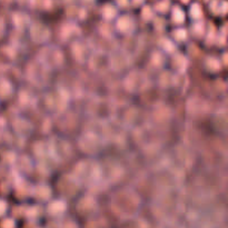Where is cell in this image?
<instances>
[{
  "label": "cell",
  "mask_w": 228,
  "mask_h": 228,
  "mask_svg": "<svg viewBox=\"0 0 228 228\" xmlns=\"http://www.w3.org/2000/svg\"><path fill=\"white\" fill-rule=\"evenodd\" d=\"M13 168L18 171V173H25L28 174L30 171H33V164L30 161L28 157L25 155H19L16 157L15 164H13Z\"/></svg>",
  "instance_id": "d4e9b609"
},
{
  "label": "cell",
  "mask_w": 228,
  "mask_h": 228,
  "mask_svg": "<svg viewBox=\"0 0 228 228\" xmlns=\"http://www.w3.org/2000/svg\"><path fill=\"white\" fill-rule=\"evenodd\" d=\"M87 111L92 119L108 121L112 119L116 112V107L112 99L104 97H94L87 105Z\"/></svg>",
  "instance_id": "3957f363"
},
{
  "label": "cell",
  "mask_w": 228,
  "mask_h": 228,
  "mask_svg": "<svg viewBox=\"0 0 228 228\" xmlns=\"http://www.w3.org/2000/svg\"><path fill=\"white\" fill-rule=\"evenodd\" d=\"M70 51H71L74 58L80 62L88 61L89 57L92 52L90 51L89 43H86V41H82V40L79 39L70 43Z\"/></svg>",
  "instance_id": "2e32d148"
},
{
  "label": "cell",
  "mask_w": 228,
  "mask_h": 228,
  "mask_svg": "<svg viewBox=\"0 0 228 228\" xmlns=\"http://www.w3.org/2000/svg\"><path fill=\"white\" fill-rule=\"evenodd\" d=\"M48 69L39 59H33L26 66V77L30 82L36 86H45L48 82Z\"/></svg>",
  "instance_id": "8992f818"
},
{
  "label": "cell",
  "mask_w": 228,
  "mask_h": 228,
  "mask_svg": "<svg viewBox=\"0 0 228 228\" xmlns=\"http://www.w3.org/2000/svg\"><path fill=\"white\" fill-rule=\"evenodd\" d=\"M205 67L210 71H217L219 68H220V62L217 58L215 57H210L208 56L207 58L205 59V62H204Z\"/></svg>",
  "instance_id": "8d00e7d4"
},
{
  "label": "cell",
  "mask_w": 228,
  "mask_h": 228,
  "mask_svg": "<svg viewBox=\"0 0 228 228\" xmlns=\"http://www.w3.org/2000/svg\"><path fill=\"white\" fill-rule=\"evenodd\" d=\"M171 3L169 2V1H167V0H165V1H158V2L155 3V6H154V9L156 10V11H158V12H167V11H169L170 9H171Z\"/></svg>",
  "instance_id": "f35d334b"
},
{
  "label": "cell",
  "mask_w": 228,
  "mask_h": 228,
  "mask_svg": "<svg viewBox=\"0 0 228 228\" xmlns=\"http://www.w3.org/2000/svg\"><path fill=\"white\" fill-rule=\"evenodd\" d=\"M212 127L220 133H228V112L226 110H217L212 117Z\"/></svg>",
  "instance_id": "44dd1931"
},
{
  "label": "cell",
  "mask_w": 228,
  "mask_h": 228,
  "mask_svg": "<svg viewBox=\"0 0 228 228\" xmlns=\"http://www.w3.org/2000/svg\"><path fill=\"white\" fill-rule=\"evenodd\" d=\"M80 33V29L77 26V23L72 20H67L59 28V37L64 41H75L78 39V36Z\"/></svg>",
  "instance_id": "e0dca14e"
},
{
  "label": "cell",
  "mask_w": 228,
  "mask_h": 228,
  "mask_svg": "<svg viewBox=\"0 0 228 228\" xmlns=\"http://www.w3.org/2000/svg\"><path fill=\"white\" fill-rule=\"evenodd\" d=\"M76 209H77L79 215L91 216L94 215L98 209V205L92 195H82L77 200Z\"/></svg>",
  "instance_id": "9a60e30c"
},
{
  "label": "cell",
  "mask_w": 228,
  "mask_h": 228,
  "mask_svg": "<svg viewBox=\"0 0 228 228\" xmlns=\"http://www.w3.org/2000/svg\"><path fill=\"white\" fill-rule=\"evenodd\" d=\"M121 227L123 228H147V225L141 218L137 217V216H131V217H127V218H123Z\"/></svg>",
  "instance_id": "83f0119b"
},
{
  "label": "cell",
  "mask_w": 228,
  "mask_h": 228,
  "mask_svg": "<svg viewBox=\"0 0 228 228\" xmlns=\"http://www.w3.org/2000/svg\"><path fill=\"white\" fill-rule=\"evenodd\" d=\"M0 89H1L0 90L1 98L6 99L7 96H9L11 94V91H12V85H11V82L8 79L1 77V79H0Z\"/></svg>",
  "instance_id": "836d02e7"
},
{
  "label": "cell",
  "mask_w": 228,
  "mask_h": 228,
  "mask_svg": "<svg viewBox=\"0 0 228 228\" xmlns=\"http://www.w3.org/2000/svg\"><path fill=\"white\" fill-rule=\"evenodd\" d=\"M5 208H6V202L5 200H1V214L5 215Z\"/></svg>",
  "instance_id": "60d3db41"
},
{
  "label": "cell",
  "mask_w": 228,
  "mask_h": 228,
  "mask_svg": "<svg viewBox=\"0 0 228 228\" xmlns=\"http://www.w3.org/2000/svg\"><path fill=\"white\" fill-rule=\"evenodd\" d=\"M49 149L56 161L67 159L72 154V147L69 141L60 136H52L48 140Z\"/></svg>",
  "instance_id": "ba28073f"
},
{
  "label": "cell",
  "mask_w": 228,
  "mask_h": 228,
  "mask_svg": "<svg viewBox=\"0 0 228 228\" xmlns=\"http://www.w3.org/2000/svg\"><path fill=\"white\" fill-rule=\"evenodd\" d=\"M141 205V197L134 188H118L110 197V207L117 215L123 218L136 216Z\"/></svg>",
  "instance_id": "6da1fadb"
},
{
  "label": "cell",
  "mask_w": 228,
  "mask_h": 228,
  "mask_svg": "<svg viewBox=\"0 0 228 228\" xmlns=\"http://www.w3.org/2000/svg\"><path fill=\"white\" fill-rule=\"evenodd\" d=\"M71 175L80 182V185L94 186L101 180L100 164L94 158L80 159L75 164Z\"/></svg>",
  "instance_id": "7a4b0ae2"
},
{
  "label": "cell",
  "mask_w": 228,
  "mask_h": 228,
  "mask_svg": "<svg viewBox=\"0 0 228 228\" xmlns=\"http://www.w3.org/2000/svg\"><path fill=\"white\" fill-rule=\"evenodd\" d=\"M37 59H39L47 68L51 70V69L58 68L62 65L64 54L58 46L48 43V45L43 46L39 49Z\"/></svg>",
  "instance_id": "5b68a950"
},
{
  "label": "cell",
  "mask_w": 228,
  "mask_h": 228,
  "mask_svg": "<svg viewBox=\"0 0 228 228\" xmlns=\"http://www.w3.org/2000/svg\"><path fill=\"white\" fill-rule=\"evenodd\" d=\"M209 110V106L205 99L198 96H192L186 101V111L192 117H200Z\"/></svg>",
  "instance_id": "4fadbf2b"
},
{
  "label": "cell",
  "mask_w": 228,
  "mask_h": 228,
  "mask_svg": "<svg viewBox=\"0 0 228 228\" xmlns=\"http://www.w3.org/2000/svg\"><path fill=\"white\" fill-rule=\"evenodd\" d=\"M80 188V182L71 174H65L57 180V190L62 198H69L77 195Z\"/></svg>",
  "instance_id": "9c48e42d"
},
{
  "label": "cell",
  "mask_w": 228,
  "mask_h": 228,
  "mask_svg": "<svg viewBox=\"0 0 228 228\" xmlns=\"http://www.w3.org/2000/svg\"><path fill=\"white\" fill-rule=\"evenodd\" d=\"M101 16L106 21H110V20L115 19L118 17V7L116 6V3H105L104 6L101 7Z\"/></svg>",
  "instance_id": "4316f807"
},
{
  "label": "cell",
  "mask_w": 228,
  "mask_h": 228,
  "mask_svg": "<svg viewBox=\"0 0 228 228\" xmlns=\"http://www.w3.org/2000/svg\"><path fill=\"white\" fill-rule=\"evenodd\" d=\"M188 13H189V16L192 17V19H194L195 21L202 20V7H200V5H199L198 2H192L188 8Z\"/></svg>",
  "instance_id": "d6a6232c"
},
{
  "label": "cell",
  "mask_w": 228,
  "mask_h": 228,
  "mask_svg": "<svg viewBox=\"0 0 228 228\" xmlns=\"http://www.w3.org/2000/svg\"><path fill=\"white\" fill-rule=\"evenodd\" d=\"M109 60H110L111 70L115 72H121L129 68L131 62V56L121 47H119V48H115L112 51L109 52Z\"/></svg>",
  "instance_id": "30bf717a"
},
{
  "label": "cell",
  "mask_w": 228,
  "mask_h": 228,
  "mask_svg": "<svg viewBox=\"0 0 228 228\" xmlns=\"http://www.w3.org/2000/svg\"><path fill=\"white\" fill-rule=\"evenodd\" d=\"M140 15L143 17V19H145V20L153 19V17H154L153 8L150 6H148V5H143V6L141 7V9H140Z\"/></svg>",
  "instance_id": "ab89813d"
},
{
  "label": "cell",
  "mask_w": 228,
  "mask_h": 228,
  "mask_svg": "<svg viewBox=\"0 0 228 228\" xmlns=\"http://www.w3.org/2000/svg\"><path fill=\"white\" fill-rule=\"evenodd\" d=\"M165 62V57L163 55L161 50H155L153 51L151 56H150V65L155 66V67H161Z\"/></svg>",
  "instance_id": "e575fe53"
},
{
  "label": "cell",
  "mask_w": 228,
  "mask_h": 228,
  "mask_svg": "<svg viewBox=\"0 0 228 228\" xmlns=\"http://www.w3.org/2000/svg\"><path fill=\"white\" fill-rule=\"evenodd\" d=\"M11 20H12V23L18 30H22L25 28H28L30 26V23H31V21L29 19V16L26 12H23V11H15V12H12Z\"/></svg>",
  "instance_id": "cb8c5ba5"
},
{
  "label": "cell",
  "mask_w": 228,
  "mask_h": 228,
  "mask_svg": "<svg viewBox=\"0 0 228 228\" xmlns=\"http://www.w3.org/2000/svg\"><path fill=\"white\" fill-rule=\"evenodd\" d=\"M135 27H136L135 19L129 13H123V15H119L116 18L115 29L117 30V31H119V33L126 35V36L131 35V33H134Z\"/></svg>",
  "instance_id": "ac0fdd59"
},
{
  "label": "cell",
  "mask_w": 228,
  "mask_h": 228,
  "mask_svg": "<svg viewBox=\"0 0 228 228\" xmlns=\"http://www.w3.org/2000/svg\"><path fill=\"white\" fill-rule=\"evenodd\" d=\"M114 30H115V27L111 26L110 23H109V21H106V20L100 21L97 27L98 35H100V36H102V37H106V38H112Z\"/></svg>",
  "instance_id": "f546056e"
},
{
  "label": "cell",
  "mask_w": 228,
  "mask_h": 228,
  "mask_svg": "<svg viewBox=\"0 0 228 228\" xmlns=\"http://www.w3.org/2000/svg\"><path fill=\"white\" fill-rule=\"evenodd\" d=\"M88 68L95 72H105L110 69L109 54L99 50H94L88 59Z\"/></svg>",
  "instance_id": "8fae6325"
},
{
  "label": "cell",
  "mask_w": 228,
  "mask_h": 228,
  "mask_svg": "<svg viewBox=\"0 0 228 228\" xmlns=\"http://www.w3.org/2000/svg\"><path fill=\"white\" fill-rule=\"evenodd\" d=\"M170 67L176 74H184L188 66V60L184 54L181 52H174L170 55Z\"/></svg>",
  "instance_id": "ffe728a7"
},
{
  "label": "cell",
  "mask_w": 228,
  "mask_h": 228,
  "mask_svg": "<svg viewBox=\"0 0 228 228\" xmlns=\"http://www.w3.org/2000/svg\"><path fill=\"white\" fill-rule=\"evenodd\" d=\"M149 85V79L145 71L140 69H130L123 78V87L127 92H141Z\"/></svg>",
  "instance_id": "277c9868"
},
{
  "label": "cell",
  "mask_w": 228,
  "mask_h": 228,
  "mask_svg": "<svg viewBox=\"0 0 228 228\" xmlns=\"http://www.w3.org/2000/svg\"><path fill=\"white\" fill-rule=\"evenodd\" d=\"M67 15H68L70 19H81L84 15H85V8L78 7L76 5L69 6L67 8Z\"/></svg>",
  "instance_id": "4dcf8cb0"
},
{
  "label": "cell",
  "mask_w": 228,
  "mask_h": 228,
  "mask_svg": "<svg viewBox=\"0 0 228 228\" xmlns=\"http://www.w3.org/2000/svg\"><path fill=\"white\" fill-rule=\"evenodd\" d=\"M151 119L154 120V123L157 125L164 124L170 119L171 117V110L168 106L164 104H158L156 105L155 107H153V110H151Z\"/></svg>",
  "instance_id": "d6986e66"
},
{
  "label": "cell",
  "mask_w": 228,
  "mask_h": 228,
  "mask_svg": "<svg viewBox=\"0 0 228 228\" xmlns=\"http://www.w3.org/2000/svg\"><path fill=\"white\" fill-rule=\"evenodd\" d=\"M170 17H171V20L174 22L179 25V23H182L185 21V17H186V12L184 8L179 5H174L170 9Z\"/></svg>",
  "instance_id": "f1b7e54d"
},
{
  "label": "cell",
  "mask_w": 228,
  "mask_h": 228,
  "mask_svg": "<svg viewBox=\"0 0 228 228\" xmlns=\"http://www.w3.org/2000/svg\"><path fill=\"white\" fill-rule=\"evenodd\" d=\"M12 128L15 130V134L20 137L28 136L33 131V125L25 118H15L12 121Z\"/></svg>",
  "instance_id": "7402d4cb"
},
{
  "label": "cell",
  "mask_w": 228,
  "mask_h": 228,
  "mask_svg": "<svg viewBox=\"0 0 228 228\" xmlns=\"http://www.w3.org/2000/svg\"><path fill=\"white\" fill-rule=\"evenodd\" d=\"M33 198L38 200V202H43L49 200L50 196H51V189L48 185L45 184H37V185L33 186L31 189V195Z\"/></svg>",
  "instance_id": "603a6c76"
},
{
  "label": "cell",
  "mask_w": 228,
  "mask_h": 228,
  "mask_svg": "<svg viewBox=\"0 0 228 228\" xmlns=\"http://www.w3.org/2000/svg\"><path fill=\"white\" fill-rule=\"evenodd\" d=\"M101 170V180L107 182L115 181L123 175V167L112 159H104V161H99Z\"/></svg>",
  "instance_id": "7c38bea8"
},
{
  "label": "cell",
  "mask_w": 228,
  "mask_h": 228,
  "mask_svg": "<svg viewBox=\"0 0 228 228\" xmlns=\"http://www.w3.org/2000/svg\"><path fill=\"white\" fill-rule=\"evenodd\" d=\"M28 33L33 43H43L50 37V29L46 23L41 21H33L28 27Z\"/></svg>",
  "instance_id": "5bb4252c"
},
{
  "label": "cell",
  "mask_w": 228,
  "mask_h": 228,
  "mask_svg": "<svg viewBox=\"0 0 228 228\" xmlns=\"http://www.w3.org/2000/svg\"><path fill=\"white\" fill-rule=\"evenodd\" d=\"M187 37H188V31L182 27H177L176 29L173 30V38L176 41H185Z\"/></svg>",
  "instance_id": "74e56055"
},
{
  "label": "cell",
  "mask_w": 228,
  "mask_h": 228,
  "mask_svg": "<svg viewBox=\"0 0 228 228\" xmlns=\"http://www.w3.org/2000/svg\"><path fill=\"white\" fill-rule=\"evenodd\" d=\"M159 48L163 52H167V54H174L176 52V46L175 43L169 39V38H166L164 37L159 40Z\"/></svg>",
  "instance_id": "1f68e13d"
},
{
  "label": "cell",
  "mask_w": 228,
  "mask_h": 228,
  "mask_svg": "<svg viewBox=\"0 0 228 228\" xmlns=\"http://www.w3.org/2000/svg\"><path fill=\"white\" fill-rule=\"evenodd\" d=\"M104 143L105 141L101 138L94 135L92 133H89V131H84L77 138V145H78L79 149L81 150L82 153L90 155V156L99 153V150L104 146Z\"/></svg>",
  "instance_id": "52a82bcc"
},
{
  "label": "cell",
  "mask_w": 228,
  "mask_h": 228,
  "mask_svg": "<svg viewBox=\"0 0 228 228\" xmlns=\"http://www.w3.org/2000/svg\"><path fill=\"white\" fill-rule=\"evenodd\" d=\"M47 212L50 214V215L57 216V215H61L62 212L66 210V202L61 198H56L49 200L48 204H47Z\"/></svg>",
  "instance_id": "484cf974"
},
{
  "label": "cell",
  "mask_w": 228,
  "mask_h": 228,
  "mask_svg": "<svg viewBox=\"0 0 228 228\" xmlns=\"http://www.w3.org/2000/svg\"><path fill=\"white\" fill-rule=\"evenodd\" d=\"M192 33L197 37H202L206 35V26L202 20H197L192 25Z\"/></svg>",
  "instance_id": "d590c367"
}]
</instances>
